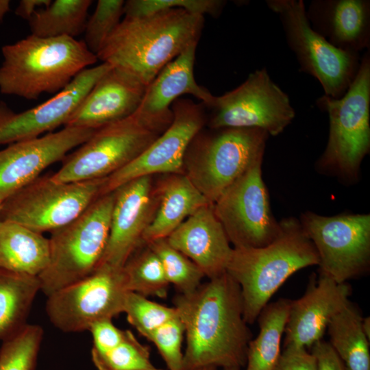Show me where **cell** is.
<instances>
[{
    "mask_svg": "<svg viewBox=\"0 0 370 370\" xmlns=\"http://www.w3.org/2000/svg\"><path fill=\"white\" fill-rule=\"evenodd\" d=\"M184 334V325L177 315L156 329L147 338L156 347L168 370L183 368L182 346Z\"/></svg>",
    "mask_w": 370,
    "mask_h": 370,
    "instance_id": "cell-37",
    "label": "cell"
},
{
    "mask_svg": "<svg viewBox=\"0 0 370 370\" xmlns=\"http://www.w3.org/2000/svg\"><path fill=\"white\" fill-rule=\"evenodd\" d=\"M1 205H2V201L0 199V212H1Z\"/></svg>",
    "mask_w": 370,
    "mask_h": 370,
    "instance_id": "cell-46",
    "label": "cell"
},
{
    "mask_svg": "<svg viewBox=\"0 0 370 370\" xmlns=\"http://www.w3.org/2000/svg\"><path fill=\"white\" fill-rule=\"evenodd\" d=\"M223 370H240V368H237V367H230V368H225V369H223Z\"/></svg>",
    "mask_w": 370,
    "mask_h": 370,
    "instance_id": "cell-45",
    "label": "cell"
},
{
    "mask_svg": "<svg viewBox=\"0 0 370 370\" xmlns=\"http://www.w3.org/2000/svg\"><path fill=\"white\" fill-rule=\"evenodd\" d=\"M98 370H160L150 360L149 349L141 344L133 333L127 330L124 339L103 353H91Z\"/></svg>",
    "mask_w": 370,
    "mask_h": 370,
    "instance_id": "cell-33",
    "label": "cell"
},
{
    "mask_svg": "<svg viewBox=\"0 0 370 370\" xmlns=\"http://www.w3.org/2000/svg\"><path fill=\"white\" fill-rule=\"evenodd\" d=\"M51 0H21L16 9V14L29 21L38 8L47 6Z\"/></svg>",
    "mask_w": 370,
    "mask_h": 370,
    "instance_id": "cell-41",
    "label": "cell"
},
{
    "mask_svg": "<svg viewBox=\"0 0 370 370\" xmlns=\"http://www.w3.org/2000/svg\"><path fill=\"white\" fill-rule=\"evenodd\" d=\"M95 131L64 127L56 132L10 144L0 150V199L3 201L40 177L46 168L62 161Z\"/></svg>",
    "mask_w": 370,
    "mask_h": 370,
    "instance_id": "cell-17",
    "label": "cell"
},
{
    "mask_svg": "<svg viewBox=\"0 0 370 370\" xmlns=\"http://www.w3.org/2000/svg\"><path fill=\"white\" fill-rule=\"evenodd\" d=\"M112 67L102 62L87 68L55 96L42 103L16 112L0 102V145L35 138L66 124L97 80Z\"/></svg>",
    "mask_w": 370,
    "mask_h": 370,
    "instance_id": "cell-16",
    "label": "cell"
},
{
    "mask_svg": "<svg viewBox=\"0 0 370 370\" xmlns=\"http://www.w3.org/2000/svg\"><path fill=\"white\" fill-rule=\"evenodd\" d=\"M362 328L366 336L369 340L370 338V318L369 317L362 318Z\"/></svg>",
    "mask_w": 370,
    "mask_h": 370,
    "instance_id": "cell-43",
    "label": "cell"
},
{
    "mask_svg": "<svg viewBox=\"0 0 370 370\" xmlns=\"http://www.w3.org/2000/svg\"><path fill=\"white\" fill-rule=\"evenodd\" d=\"M43 330L38 325L27 324L0 347V370H36Z\"/></svg>",
    "mask_w": 370,
    "mask_h": 370,
    "instance_id": "cell-32",
    "label": "cell"
},
{
    "mask_svg": "<svg viewBox=\"0 0 370 370\" xmlns=\"http://www.w3.org/2000/svg\"><path fill=\"white\" fill-rule=\"evenodd\" d=\"M299 220L317 250L320 273L345 283L368 271L369 214L323 216L307 211Z\"/></svg>",
    "mask_w": 370,
    "mask_h": 370,
    "instance_id": "cell-12",
    "label": "cell"
},
{
    "mask_svg": "<svg viewBox=\"0 0 370 370\" xmlns=\"http://www.w3.org/2000/svg\"><path fill=\"white\" fill-rule=\"evenodd\" d=\"M91 0H56L28 21L32 34L42 38H74L84 31Z\"/></svg>",
    "mask_w": 370,
    "mask_h": 370,
    "instance_id": "cell-29",
    "label": "cell"
},
{
    "mask_svg": "<svg viewBox=\"0 0 370 370\" xmlns=\"http://www.w3.org/2000/svg\"><path fill=\"white\" fill-rule=\"evenodd\" d=\"M39 291L38 277L0 269V340L11 337L27 324Z\"/></svg>",
    "mask_w": 370,
    "mask_h": 370,
    "instance_id": "cell-26",
    "label": "cell"
},
{
    "mask_svg": "<svg viewBox=\"0 0 370 370\" xmlns=\"http://www.w3.org/2000/svg\"><path fill=\"white\" fill-rule=\"evenodd\" d=\"M306 11L312 28L336 48L369 50L370 1L312 0Z\"/></svg>",
    "mask_w": 370,
    "mask_h": 370,
    "instance_id": "cell-22",
    "label": "cell"
},
{
    "mask_svg": "<svg viewBox=\"0 0 370 370\" xmlns=\"http://www.w3.org/2000/svg\"><path fill=\"white\" fill-rule=\"evenodd\" d=\"M259 160L227 188L212 204L216 217L233 247H261L280 232L272 214Z\"/></svg>",
    "mask_w": 370,
    "mask_h": 370,
    "instance_id": "cell-14",
    "label": "cell"
},
{
    "mask_svg": "<svg viewBox=\"0 0 370 370\" xmlns=\"http://www.w3.org/2000/svg\"><path fill=\"white\" fill-rule=\"evenodd\" d=\"M205 107L210 111L207 118L210 129L258 128L273 136L280 134L295 116L288 95L265 68L251 73L234 90L214 95Z\"/></svg>",
    "mask_w": 370,
    "mask_h": 370,
    "instance_id": "cell-11",
    "label": "cell"
},
{
    "mask_svg": "<svg viewBox=\"0 0 370 370\" xmlns=\"http://www.w3.org/2000/svg\"><path fill=\"white\" fill-rule=\"evenodd\" d=\"M167 242L212 279L226 272L233 247L216 217L212 204L200 208L182 223Z\"/></svg>",
    "mask_w": 370,
    "mask_h": 370,
    "instance_id": "cell-21",
    "label": "cell"
},
{
    "mask_svg": "<svg viewBox=\"0 0 370 370\" xmlns=\"http://www.w3.org/2000/svg\"><path fill=\"white\" fill-rule=\"evenodd\" d=\"M124 3L123 0H99L92 14L87 20L84 42L96 56L121 21Z\"/></svg>",
    "mask_w": 370,
    "mask_h": 370,
    "instance_id": "cell-35",
    "label": "cell"
},
{
    "mask_svg": "<svg viewBox=\"0 0 370 370\" xmlns=\"http://www.w3.org/2000/svg\"><path fill=\"white\" fill-rule=\"evenodd\" d=\"M0 92L27 99L58 92L98 60L84 41L31 34L1 48Z\"/></svg>",
    "mask_w": 370,
    "mask_h": 370,
    "instance_id": "cell-4",
    "label": "cell"
},
{
    "mask_svg": "<svg viewBox=\"0 0 370 370\" xmlns=\"http://www.w3.org/2000/svg\"><path fill=\"white\" fill-rule=\"evenodd\" d=\"M146 246L134 252L123 267L126 288L145 297L164 298L170 284L159 258Z\"/></svg>",
    "mask_w": 370,
    "mask_h": 370,
    "instance_id": "cell-30",
    "label": "cell"
},
{
    "mask_svg": "<svg viewBox=\"0 0 370 370\" xmlns=\"http://www.w3.org/2000/svg\"><path fill=\"white\" fill-rule=\"evenodd\" d=\"M204 24L203 15L178 8L143 17H125L97 58L148 86L168 63L197 45Z\"/></svg>",
    "mask_w": 370,
    "mask_h": 370,
    "instance_id": "cell-2",
    "label": "cell"
},
{
    "mask_svg": "<svg viewBox=\"0 0 370 370\" xmlns=\"http://www.w3.org/2000/svg\"><path fill=\"white\" fill-rule=\"evenodd\" d=\"M170 125L130 163L106 178L101 196L134 179L156 173L184 174V158L195 136L207 123L206 107L189 99H177L171 106Z\"/></svg>",
    "mask_w": 370,
    "mask_h": 370,
    "instance_id": "cell-15",
    "label": "cell"
},
{
    "mask_svg": "<svg viewBox=\"0 0 370 370\" xmlns=\"http://www.w3.org/2000/svg\"><path fill=\"white\" fill-rule=\"evenodd\" d=\"M317 107L329 118L326 147L317 162L319 173L345 183L356 182L364 158L370 151V51L361 58L358 73L345 95H323Z\"/></svg>",
    "mask_w": 370,
    "mask_h": 370,
    "instance_id": "cell-6",
    "label": "cell"
},
{
    "mask_svg": "<svg viewBox=\"0 0 370 370\" xmlns=\"http://www.w3.org/2000/svg\"><path fill=\"white\" fill-rule=\"evenodd\" d=\"M217 368L214 367H197V368H182L180 370H217ZM160 370H164V369H160Z\"/></svg>",
    "mask_w": 370,
    "mask_h": 370,
    "instance_id": "cell-44",
    "label": "cell"
},
{
    "mask_svg": "<svg viewBox=\"0 0 370 370\" xmlns=\"http://www.w3.org/2000/svg\"><path fill=\"white\" fill-rule=\"evenodd\" d=\"M173 304L186 340L183 368L245 365L251 333L243 317L240 286L227 272L192 293H179Z\"/></svg>",
    "mask_w": 370,
    "mask_h": 370,
    "instance_id": "cell-1",
    "label": "cell"
},
{
    "mask_svg": "<svg viewBox=\"0 0 370 370\" xmlns=\"http://www.w3.org/2000/svg\"><path fill=\"white\" fill-rule=\"evenodd\" d=\"M147 87L128 72L112 66L95 84L64 127L97 130L134 114Z\"/></svg>",
    "mask_w": 370,
    "mask_h": 370,
    "instance_id": "cell-20",
    "label": "cell"
},
{
    "mask_svg": "<svg viewBox=\"0 0 370 370\" xmlns=\"http://www.w3.org/2000/svg\"><path fill=\"white\" fill-rule=\"evenodd\" d=\"M10 4L11 3L9 0H0V22L10 10Z\"/></svg>",
    "mask_w": 370,
    "mask_h": 370,
    "instance_id": "cell-42",
    "label": "cell"
},
{
    "mask_svg": "<svg viewBox=\"0 0 370 370\" xmlns=\"http://www.w3.org/2000/svg\"><path fill=\"white\" fill-rule=\"evenodd\" d=\"M147 245L159 258L166 278L180 293L187 294L196 290L205 277L200 268L182 253L169 244L166 238Z\"/></svg>",
    "mask_w": 370,
    "mask_h": 370,
    "instance_id": "cell-31",
    "label": "cell"
},
{
    "mask_svg": "<svg viewBox=\"0 0 370 370\" xmlns=\"http://www.w3.org/2000/svg\"><path fill=\"white\" fill-rule=\"evenodd\" d=\"M280 232L261 247H233L226 272L239 285L243 317L253 324L274 293L293 273L319 265L317 250L299 219L280 221Z\"/></svg>",
    "mask_w": 370,
    "mask_h": 370,
    "instance_id": "cell-3",
    "label": "cell"
},
{
    "mask_svg": "<svg viewBox=\"0 0 370 370\" xmlns=\"http://www.w3.org/2000/svg\"><path fill=\"white\" fill-rule=\"evenodd\" d=\"M197 46L188 47L160 71L147 87L138 110L149 114L166 112L173 102L185 94L194 96L206 106L211 102L214 95L194 77Z\"/></svg>",
    "mask_w": 370,
    "mask_h": 370,
    "instance_id": "cell-23",
    "label": "cell"
},
{
    "mask_svg": "<svg viewBox=\"0 0 370 370\" xmlns=\"http://www.w3.org/2000/svg\"><path fill=\"white\" fill-rule=\"evenodd\" d=\"M173 120L171 110L132 115L96 130L92 135L62 160L51 178L58 182H78L106 178L143 152Z\"/></svg>",
    "mask_w": 370,
    "mask_h": 370,
    "instance_id": "cell-5",
    "label": "cell"
},
{
    "mask_svg": "<svg viewBox=\"0 0 370 370\" xmlns=\"http://www.w3.org/2000/svg\"><path fill=\"white\" fill-rule=\"evenodd\" d=\"M113 192L109 237L99 265L122 269L143 243V235L156 213L158 197L150 175L131 180Z\"/></svg>",
    "mask_w": 370,
    "mask_h": 370,
    "instance_id": "cell-18",
    "label": "cell"
},
{
    "mask_svg": "<svg viewBox=\"0 0 370 370\" xmlns=\"http://www.w3.org/2000/svg\"><path fill=\"white\" fill-rule=\"evenodd\" d=\"M127 292L123 268L100 264L84 279L47 296L46 312L62 332L88 330L94 323L123 312Z\"/></svg>",
    "mask_w": 370,
    "mask_h": 370,
    "instance_id": "cell-13",
    "label": "cell"
},
{
    "mask_svg": "<svg viewBox=\"0 0 370 370\" xmlns=\"http://www.w3.org/2000/svg\"><path fill=\"white\" fill-rule=\"evenodd\" d=\"M114 192L99 196L80 215L51 232L47 267L38 276L47 297L92 274L109 237Z\"/></svg>",
    "mask_w": 370,
    "mask_h": 370,
    "instance_id": "cell-7",
    "label": "cell"
},
{
    "mask_svg": "<svg viewBox=\"0 0 370 370\" xmlns=\"http://www.w3.org/2000/svg\"><path fill=\"white\" fill-rule=\"evenodd\" d=\"M49 239L10 221H0V269L38 277L47 267Z\"/></svg>",
    "mask_w": 370,
    "mask_h": 370,
    "instance_id": "cell-25",
    "label": "cell"
},
{
    "mask_svg": "<svg viewBox=\"0 0 370 370\" xmlns=\"http://www.w3.org/2000/svg\"><path fill=\"white\" fill-rule=\"evenodd\" d=\"M106 178L64 183L40 176L2 201L0 221L41 234L51 232L77 218L101 196Z\"/></svg>",
    "mask_w": 370,
    "mask_h": 370,
    "instance_id": "cell-10",
    "label": "cell"
},
{
    "mask_svg": "<svg viewBox=\"0 0 370 370\" xmlns=\"http://www.w3.org/2000/svg\"><path fill=\"white\" fill-rule=\"evenodd\" d=\"M310 349L316 358L318 370H345L343 362L328 342L320 340Z\"/></svg>",
    "mask_w": 370,
    "mask_h": 370,
    "instance_id": "cell-40",
    "label": "cell"
},
{
    "mask_svg": "<svg viewBox=\"0 0 370 370\" xmlns=\"http://www.w3.org/2000/svg\"><path fill=\"white\" fill-rule=\"evenodd\" d=\"M266 4L278 16L300 71L319 81L323 95L343 97L358 73L360 54L336 48L315 32L302 0H267Z\"/></svg>",
    "mask_w": 370,
    "mask_h": 370,
    "instance_id": "cell-9",
    "label": "cell"
},
{
    "mask_svg": "<svg viewBox=\"0 0 370 370\" xmlns=\"http://www.w3.org/2000/svg\"><path fill=\"white\" fill-rule=\"evenodd\" d=\"M362 317L351 302L329 323L328 342L345 370H370L369 340L362 328Z\"/></svg>",
    "mask_w": 370,
    "mask_h": 370,
    "instance_id": "cell-28",
    "label": "cell"
},
{
    "mask_svg": "<svg viewBox=\"0 0 370 370\" xmlns=\"http://www.w3.org/2000/svg\"><path fill=\"white\" fill-rule=\"evenodd\" d=\"M158 202L143 235L145 244L166 238L189 216L211 204L184 174H171L156 185Z\"/></svg>",
    "mask_w": 370,
    "mask_h": 370,
    "instance_id": "cell-24",
    "label": "cell"
},
{
    "mask_svg": "<svg viewBox=\"0 0 370 370\" xmlns=\"http://www.w3.org/2000/svg\"><path fill=\"white\" fill-rule=\"evenodd\" d=\"M225 4L226 1L222 0H128L125 1L123 14L125 17L137 18L178 8L195 14L217 17Z\"/></svg>",
    "mask_w": 370,
    "mask_h": 370,
    "instance_id": "cell-36",
    "label": "cell"
},
{
    "mask_svg": "<svg viewBox=\"0 0 370 370\" xmlns=\"http://www.w3.org/2000/svg\"><path fill=\"white\" fill-rule=\"evenodd\" d=\"M351 286L320 273L312 278L306 293L291 301L285 326L284 347L311 348L322 338L327 327L349 303Z\"/></svg>",
    "mask_w": 370,
    "mask_h": 370,
    "instance_id": "cell-19",
    "label": "cell"
},
{
    "mask_svg": "<svg viewBox=\"0 0 370 370\" xmlns=\"http://www.w3.org/2000/svg\"><path fill=\"white\" fill-rule=\"evenodd\" d=\"M274 370H318L315 356L307 349L286 347Z\"/></svg>",
    "mask_w": 370,
    "mask_h": 370,
    "instance_id": "cell-39",
    "label": "cell"
},
{
    "mask_svg": "<svg viewBox=\"0 0 370 370\" xmlns=\"http://www.w3.org/2000/svg\"><path fill=\"white\" fill-rule=\"evenodd\" d=\"M195 136L184 158V174L211 204L259 160L269 135L258 128L226 127Z\"/></svg>",
    "mask_w": 370,
    "mask_h": 370,
    "instance_id": "cell-8",
    "label": "cell"
},
{
    "mask_svg": "<svg viewBox=\"0 0 370 370\" xmlns=\"http://www.w3.org/2000/svg\"><path fill=\"white\" fill-rule=\"evenodd\" d=\"M112 319H106L94 323L89 328L93 345L91 353H103L119 345L125 338L127 330L116 327Z\"/></svg>",
    "mask_w": 370,
    "mask_h": 370,
    "instance_id": "cell-38",
    "label": "cell"
},
{
    "mask_svg": "<svg viewBox=\"0 0 370 370\" xmlns=\"http://www.w3.org/2000/svg\"><path fill=\"white\" fill-rule=\"evenodd\" d=\"M123 312L128 322L146 338L158 327L178 315L174 306L153 302L131 291L126 293Z\"/></svg>",
    "mask_w": 370,
    "mask_h": 370,
    "instance_id": "cell-34",
    "label": "cell"
},
{
    "mask_svg": "<svg viewBox=\"0 0 370 370\" xmlns=\"http://www.w3.org/2000/svg\"><path fill=\"white\" fill-rule=\"evenodd\" d=\"M290 299L268 304L257 321L259 333L248 345L245 370H274L281 354V342L288 318Z\"/></svg>",
    "mask_w": 370,
    "mask_h": 370,
    "instance_id": "cell-27",
    "label": "cell"
}]
</instances>
